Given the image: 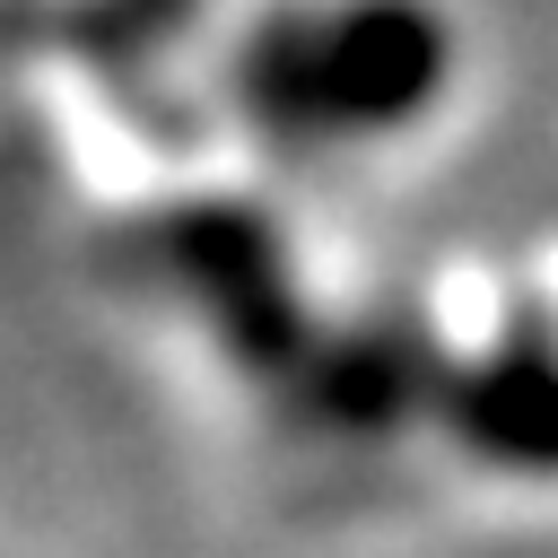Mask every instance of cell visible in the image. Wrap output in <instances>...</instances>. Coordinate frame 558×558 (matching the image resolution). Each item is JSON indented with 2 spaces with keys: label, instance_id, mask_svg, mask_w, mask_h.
Segmentation results:
<instances>
[{
  "label": "cell",
  "instance_id": "obj_1",
  "mask_svg": "<svg viewBox=\"0 0 558 558\" xmlns=\"http://www.w3.org/2000/svg\"><path fill=\"white\" fill-rule=\"evenodd\" d=\"M462 26L445 0H270L235 61V113L305 157L410 140L453 105Z\"/></svg>",
  "mask_w": 558,
  "mask_h": 558
},
{
  "label": "cell",
  "instance_id": "obj_2",
  "mask_svg": "<svg viewBox=\"0 0 558 558\" xmlns=\"http://www.w3.org/2000/svg\"><path fill=\"white\" fill-rule=\"evenodd\" d=\"M418 418L462 471L558 497V314L541 270L445 288V305L418 323Z\"/></svg>",
  "mask_w": 558,
  "mask_h": 558
},
{
  "label": "cell",
  "instance_id": "obj_3",
  "mask_svg": "<svg viewBox=\"0 0 558 558\" xmlns=\"http://www.w3.org/2000/svg\"><path fill=\"white\" fill-rule=\"evenodd\" d=\"M532 270H541V296H549V314H558V253H549V262H532Z\"/></svg>",
  "mask_w": 558,
  "mask_h": 558
}]
</instances>
